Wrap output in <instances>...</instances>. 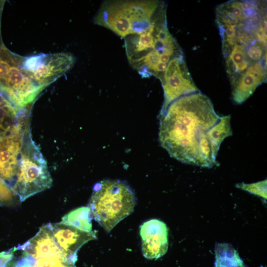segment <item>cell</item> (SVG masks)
Returning a JSON list of instances; mask_svg holds the SVG:
<instances>
[{"label": "cell", "mask_w": 267, "mask_h": 267, "mask_svg": "<svg viewBox=\"0 0 267 267\" xmlns=\"http://www.w3.org/2000/svg\"><path fill=\"white\" fill-rule=\"evenodd\" d=\"M159 117V140L172 157L204 168L217 164L207 134L220 117L206 95L200 91L180 97Z\"/></svg>", "instance_id": "cell-1"}, {"label": "cell", "mask_w": 267, "mask_h": 267, "mask_svg": "<svg viewBox=\"0 0 267 267\" xmlns=\"http://www.w3.org/2000/svg\"><path fill=\"white\" fill-rule=\"evenodd\" d=\"M162 5L153 0L106 1L101 6L95 22L125 38L148 30Z\"/></svg>", "instance_id": "cell-2"}, {"label": "cell", "mask_w": 267, "mask_h": 267, "mask_svg": "<svg viewBox=\"0 0 267 267\" xmlns=\"http://www.w3.org/2000/svg\"><path fill=\"white\" fill-rule=\"evenodd\" d=\"M135 204V194L126 182L104 179L94 185L88 207L94 220L109 232L133 212Z\"/></svg>", "instance_id": "cell-3"}, {"label": "cell", "mask_w": 267, "mask_h": 267, "mask_svg": "<svg viewBox=\"0 0 267 267\" xmlns=\"http://www.w3.org/2000/svg\"><path fill=\"white\" fill-rule=\"evenodd\" d=\"M52 181L45 160L31 136L25 143L11 189L22 202L49 188Z\"/></svg>", "instance_id": "cell-4"}, {"label": "cell", "mask_w": 267, "mask_h": 267, "mask_svg": "<svg viewBox=\"0 0 267 267\" xmlns=\"http://www.w3.org/2000/svg\"><path fill=\"white\" fill-rule=\"evenodd\" d=\"M19 246L31 267H76L77 255L65 252L57 245L50 223L43 225L34 237Z\"/></svg>", "instance_id": "cell-5"}, {"label": "cell", "mask_w": 267, "mask_h": 267, "mask_svg": "<svg viewBox=\"0 0 267 267\" xmlns=\"http://www.w3.org/2000/svg\"><path fill=\"white\" fill-rule=\"evenodd\" d=\"M161 82L164 99L159 117L165 113L169 105L175 100L200 92L188 71L183 54L169 62Z\"/></svg>", "instance_id": "cell-6"}, {"label": "cell", "mask_w": 267, "mask_h": 267, "mask_svg": "<svg viewBox=\"0 0 267 267\" xmlns=\"http://www.w3.org/2000/svg\"><path fill=\"white\" fill-rule=\"evenodd\" d=\"M30 135L29 125L16 132L0 136V178L10 188L17 174L24 147Z\"/></svg>", "instance_id": "cell-7"}, {"label": "cell", "mask_w": 267, "mask_h": 267, "mask_svg": "<svg viewBox=\"0 0 267 267\" xmlns=\"http://www.w3.org/2000/svg\"><path fill=\"white\" fill-rule=\"evenodd\" d=\"M141 251L147 259H156L164 256L168 249V229L164 222L152 219L140 226Z\"/></svg>", "instance_id": "cell-8"}, {"label": "cell", "mask_w": 267, "mask_h": 267, "mask_svg": "<svg viewBox=\"0 0 267 267\" xmlns=\"http://www.w3.org/2000/svg\"><path fill=\"white\" fill-rule=\"evenodd\" d=\"M266 58L251 64L247 70L231 84L232 98L237 104L245 101L267 79Z\"/></svg>", "instance_id": "cell-9"}, {"label": "cell", "mask_w": 267, "mask_h": 267, "mask_svg": "<svg viewBox=\"0 0 267 267\" xmlns=\"http://www.w3.org/2000/svg\"><path fill=\"white\" fill-rule=\"evenodd\" d=\"M50 225L57 245L71 255H77L78 251L83 245L96 238V233L93 231H82L61 222L50 223Z\"/></svg>", "instance_id": "cell-10"}, {"label": "cell", "mask_w": 267, "mask_h": 267, "mask_svg": "<svg viewBox=\"0 0 267 267\" xmlns=\"http://www.w3.org/2000/svg\"><path fill=\"white\" fill-rule=\"evenodd\" d=\"M252 63L246 54L245 46L236 43L225 58L226 71L231 84L243 74Z\"/></svg>", "instance_id": "cell-11"}, {"label": "cell", "mask_w": 267, "mask_h": 267, "mask_svg": "<svg viewBox=\"0 0 267 267\" xmlns=\"http://www.w3.org/2000/svg\"><path fill=\"white\" fill-rule=\"evenodd\" d=\"M232 134L230 115L220 117L218 122L208 131V139L215 159L222 141Z\"/></svg>", "instance_id": "cell-12"}, {"label": "cell", "mask_w": 267, "mask_h": 267, "mask_svg": "<svg viewBox=\"0 0 267 267\" xmlns=\"http://www.w3.org/2000/svg\"><path fill=\"white\" fill-rule=\"evenodd\" d=\"M215 252L214 267H245L237 251L230 244H217Z\"/></svg>", "instance_id": "cell-13"}, {"label": "cell", "mask_w": 267, "mask_h": 267, "mask_svg": "<svg viewBox=\"0 0 267 267\" xmlns=\"http://www.w3.org/2000/svg\"><path fill=\"white\" fill-rule=\"evenodd\" d=\"M92 215L89 207H81L64 216L61 222L82 231L90 232L92 229Z\"/></svg>", "instance_id": "cell-14"}, {"label": "cell", "mask_w": 267, "mask_h": 267, "mask_svg": "<svg viewBox=\"0 0 267 267\" xmlns=\"http://www.w3.org/2000/svg\"><path fill=\"white\" fill-rule=\"evenodd\" d=\"M236 186L252 194L267 198V180L254 183L237 184Z\"/></svg>", "instance_id": "cell-15"}, {"label": "cell", "mask_w": 267, "mask_h": 267, "mask_svg": "<svg viewBox=\"0 0 267 267\" xmlns=\"http://www.w3.org/2000/svg\"><path fill=\"white\" fill-rule=\"evenodd\" d=\"M51 70L49 66L44 64L39 65L35 72L34 75L38 79H42L50 76Z\"/></svg>", "instance_id": "cell-16"}, {"label": "cell", "mask_w": 267, "mask_h": 267, "mask_svg": "<svg viewBox=\"0 0 267 267\" xmlns=\"http://www.w3.org/2000/svg\"><path fill=\"white\" fill-rule=\"evenodd\" d=\"M39 57H32L29 58L25 62V66L29 70H32L37 67L39 63Z\"/></svg>", "instance_id": "cell-17"}, {"label": "cell", "mask_w": 267, "mask_h": 267, "mask_svg": "<svg viewBox=\"0 0 267 267\" xmlns=\"http://www.w3.org/2000/svg\"><path fill=\"white\" fill-rule=\"evenodd\" d=\"M8 65L3 61H0V77L5 75L8 72Z\"/></svg>", "instance_id": "cell-18"}]
</instances>
